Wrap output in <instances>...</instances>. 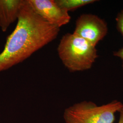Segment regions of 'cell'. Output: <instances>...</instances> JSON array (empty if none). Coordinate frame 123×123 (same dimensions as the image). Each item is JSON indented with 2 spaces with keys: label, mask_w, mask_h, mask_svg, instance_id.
<instances>
[{
  "label": "cell",
  "mask_w": 123,
  "mask_h": 123,
  "mask_svg": "<svg viewBox=\"0 0 123 123\" xmlns=\"http://www.w3.org/2000/svg\"><path fill=\"white\" fill-rule=\"evenodd\" d=\"M18 23L0 53V72L25 61L55 39L60 28L46 22L24 0Z\"/></svg>",
  "instance_id": "obj_1"
},
{
  "label": "cell",
  "mask_w": 123,
  "mask_h": 123,
  "mask_svg": "<svg viewBox=\"0 0 123 123\" xmlns=\"http://www.w3.org/2000/svg\"><path fill=\"white\" fill-rule=\"evenodd\" d=\"M31 8L46 22L60 28L68 24L70 16L59 7L55 0H27Z\"/></svg>",
  "instance_id": "obj_5"
},
{
  "label": "cell",
  "mask_w": 123,
  "mask_h": 123,
  "mask_svg": "<svg viewBox=\"0 0 123 123\" xmlns=\"http://www.w3.org/2000/svg\"><path fill=\"white\" fill-rule=\"evenodd\" d=\"M123 107L118 100L100 106L84 101L66 108L63 116L65 123H114L115 114Z\"/></svg>",
  "instance_id": "obj_3"
},
{
  "label": "cell",
  "mask_w": 123,
  "mask_h": 123,
  "mask_svg": "<svg viewBox=\"0 0 123 123\" xmlns=\"http://www.w3.org/2000/svg\"><path fill=\"white\" fill-rule=\"evenodd\" d=\"M24 0H0V27L5 32L18 21Z\"/></svg>",
  "instance_id": "obj_6"
},
{
  "label": "cell",
  "mask_w": 123,
  "mask_h": 123,
  "mask_svg": "<svg viewBox=\"0 0 123 123\" xmlns=\"http://www.w3.org/2000/svg\"><path fill=\"white\" fill-rule=\"evenodd\" d=\"M57 4L68 12L95 2V0H55Z\"/></svg>",
  "instance_id": "obj_7"
},
{
  "label": "cell",
  "mask_w": 123,
  "mask_h": 123,
  "mask_svg": "<svg viewBox=\"0 0 123 123\" xmlns=\"http://www.w3.org/2000/svg\"><path fill=\"white\" fill-rule=\"evenodd\" d=\"M57 51L63 64L71 72L90 69L98 57L95 46L74 33L62 37Z\"/></svg>",
  "instance_id": "obj_2"
},
{
  "label": "cell",
  "mask_w": 123,
  "mask_h": 123,
  "mask_svg": "<svg viewBox=\"0 0 123 123\" xmlns=\"http://www.w3.org/2000/svg\"><path fill=\"white\" fill-rule=\"evenodd\" d=\"M119 117L118 123H123V107L119 111Z\"/></svg>",
  "instance_id": "obj_10"
},
{
  "label": "cell",
  "mask_w": 123,
  "mask_h": 123,
  "mask_svg": "<svg viewBox=\"0 0 123 123\" xmlns=\"http://www.w3.org/2000/svg\"><path fill=\"white\" fill-rule=\"evenodd\" d=\"M114 56L119 57L122 60V68L123 70V48L119 49L118 51L115 52L114 53Z\"/></svg>",
  "instance_id": "obj_9"
},
{
  "label": "cell",
  "mask_w": 123,
  "mask_h": 123,
  "mask_svg": "<svg viewBox=\"0 0 123 123\" xmlns=\"http://www.w3.org/2000/svg\"><path fill=\"white\" fill-rule=\"evenodd\" d=\"M116 22L117 30L123 37V10L118 14L116 18Z\"/></svg>",
  "instance_id": "obj_8"
},
{
  "label": "cell",
  "mask_w": 123,
  "mask_h": 123,
  "mask_svg": "<svg viewBox=\"0 0 123 123\" xmlns=\"http://www.w3.org/2000/svg\"><path fill=\"white\" fill-rule=\"evenodd\" d=\"M108 31L107 24L105 20L93 14H83L77 19L73 33L96 47Z\"/></svg>",
  "instance_id": "obj_4"
}]
</instances>
